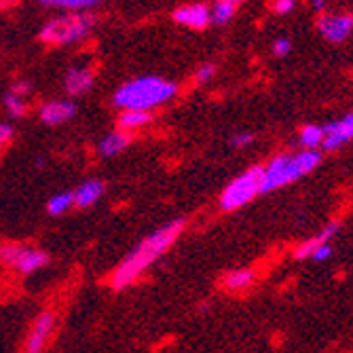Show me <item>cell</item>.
<instances>
[{"instance_id": "obj_1", "label": "cell", "mask_w": 353, "mask_h": 353, "mask_svg": "<svg viewBox=\"0 0 353 353\" xmlns=\"http://www.w3.org/2000/svg\"><path fill=\"white\" fill-rule=\"evenodd\" d=\"M186 227V222L182 218L172 220L163 224L161 229L152 231L146 235L125 259L114 267L110 275V288L112 290H127L130 285H134L157 261L163 259V254L178 241Z\"/></svg>"}, {"instance_id": "obj_2", "label": "cell", "mask_w": 353, "mask_h": 353, "mask_svg": "<svg viewBox=\"0 0 353 353\" xmlns=\"http://www.w3.org/2000/svg\"><path fill=\"white\" fill-rule=\"evenodd\" d=\"M178 95V83L161 79V77H138L123 83L112 102L119 110H140L152 112L159 106H165Z\"/></svg>"}, {"instance_id": "obj_3", "label": "cell", "mask_w": 353, "mask_h": 353, "mask_svg": "<svg viewBox=\"0 0 353 353\" xmlns=\"http://www.w3.org/2000/svg\"><path fill=\"white\" fill-rule=\"evenodd\" d=\"M322 163V154L317 150H299L294 154H275L267 165H263V195L294 184L307 174L315 172Z\"/></svg>"}, {"instance_id": "obj_4", "label": "cell", "mask_w": 353, "mask_h": 353, "mask_svg": "<svg viewBox=\"0 0 353 353\" xmlns=\"http://www.w3.org/2000/svg\"><path fill=\"white\" fill-rule=\"evenodd\" d=\"M95 28V17L91 13H68L49 19L41 30V41L51 47L77 45L89 39Z\"/></svg>"}, {"instance_id": "obj_5", "label": "cell", "mask_w": 353, "mask_h": 353, "mask_svg": "<svg viewBox=\"0 0 353 353\" xmlns=\"http://www.w3.org/2000/svg\"><path fill=\"white\" fill-rule=\"evenodd\" d=\"M263 195V165H254L222 188L218 205L222 212H237Z\"/></svg>"}, {"instance_id": "obj_6", "label": "cell", "mask_w": 353, "mask_h": 353, "mask_svg": "<svg viewBox=\"0 0 353 353\" xmlns=\"http://www.w3.org/2000/svg\"><path fill=\"white\" fill-rule=\"evenodd\" d=\"M0 265L19 275H34L49 265V254L34 245L7 241L0 245Z\"/></svg>"}, {"instance_id": "obj_7", "label": "cell", "mask_w": 353, "mask_h": 353, "mask_svg": "<svg viewBox=\"0 0 353 353\" xmlns=\"http://www.w3.org/2000/svg\"><path fill=\"white\" fill-rule=\"evenodd\" d=\"M55 328H57L55 311H51V309L41 311L34 317V322L30 324V330L23 341V353H45L53 341Z\"/></svg>"}, {"instance_id": "obj_8", "label": "cell", "mask_w": 353, "mask_h": 353, "mask_svg": "<svg viewBox=\"0 0 353 353\" xmlns=\"http://www.w3.org/2000/svg\"><path fill=\"white\" fill-rule=\"evenodd\" d=\"M317 30L328 43H343L353 32L351 15H322L317 19Z\"/></svg>"}, {"instance_id": "obj_9", "label": "cell", "mask_w": 353, "mask_h": 353, "mask_svg": "<svg viewBox=\"0 0 353 353\" xmlns=\"http://www.w3.org/2000/svg\"><path fill=\"white\" fill-rule=\"evenodd\" d=\"M324 130V148L339 150L353 140V112L345 114L339 121H332L322 127Z\"/></svg>"}, {"instance_id": "obj_10", "label": "cell", "mask_w": 353, "mask_h": 353, "mask_svg": "<svg viewBox=\"0 0 353 353\" xmlns=\"http://www.w3.org/2000/svg\"><path fill=\"white\" fill-rule=\"evenodd\" d=\"M74 114H77V104L72 100H51L39 108V119L49 127L68 123L74 119Z\"/></svg>"}, {"instance_id": "obj_11", "label": "cell", "mask_w": 353, "mask_h": 353, "mask_svg": "<svg viewBox=\"0 0 353 353\" xmlns=\"http://www.w3.org/2000/svg\"><path fill=\"white\" fill-rule=\"evenodd\" d=\"M93 81H95L93 68L87 66V63H77V66L68 68L66 77H63V89L72 98H79V95H85L93 87Z\"/></svg>"}, {"instance_id": "obj_12", "label": "cell", "mask_w": 353, "mask_h": 353, "mask_svg": "<svg viewBox=\"0 0 353 353\" xmlns=\"http://www.w3.org/2000/svg\"><path fill=\"white\" fill-rule=\"evenodd\" d=\"M174 21L190 30H205L212 23V9H208L201 3L184 5L174 13Z\"/></svg>"}, {"instance_id": "obj_13", "label": "cell", "mask_w": 353, "mask_h": 353, "mask_svg": "<svg viewBox=\"0 0 353 353\" xmlns=\"http://www.w3.org/2000/svg\"><path fill=\"white\" fill-rule=\"evenodd\" d=\"M106 192V184L98 178H89V180H83L77 190H72L74 195V208L79 210H89L93 205H98L100 199L104 197Z\"/></svg>"}, {"instance_id": "obj_14", "label": "cell", "mask_w": 353, "mask_h": 353, "mask_svg": "<svg viewBox=\"0 0 353 353\" xmlns=\"http://www.w3.org/2000/svg\"><path fill=\"white\" fill-rule=\"evenodd\" d=\"M336 233H339V224H336V222H328L326 227H324L322 231H319L315 237L303 241V243L294 250V259H296V261H311V259H313V254H315L319 248L326 245V243H332V239H334Z\"/></svg>"}, {"instance_id": "obj_15", "label": "cell", "mask_w": 353, "mask_h": 353, "mask_svg": "<svg viewBox=\"0 0 353 353\" xmlns=\"http://www.w3.org/2000/svg\"><path fill=\"white\" fill-rule=\"evenodd\" d=\"M132 144V136L130 134H125L121 132L119 127L112 132H108L100 142H98V154L102 159H114L119 154H123L127 148H130Z\"/></svg>"}, {"instance_id": "obj_16", "label": "cell", "mask_w": 353, "mask_h": 353, "mask_svg": "<svg viewBox=\"0 0 353 353\" xmlns=\"http://www.w3.org/2000/svg\"><path fill=\"white\" fill-rule=\"evenodd\" d=\"M28 95H30V85L28 83H15L9 93L5 95V110L9 117L21 119L28 112Z\"/></svg>"}, {"instance_id": "obj_17", "label": "cell", "mask_w": 353, "mask_h": 353, "mask_svg": "<svg viewBox=\"0 0 353 353\" xmlns=\"http://www.w3.org/2000/svg\"><path fill=\"white\" fill-rule=\"evenodd\" d=\"M256 281V271L254 269H233L222 277V288L231 294L243 292Z\"/></svg>"}, {"instance_id": "obj_18", "label": "cell", "mask_w": 353, "mask_h": 353, "mask_svg": "<svg viewBox=\"0 0 353 353\" xmlns=\"http://www.w3.org/2000/svg\"><path fill=\"white\" fill-rule=\"evenodd\" d=\"M152 121V112H140V110H121L119 114V130L125 134H136L144 127H148Z\"/></svg>"}, {"instance_id": "obj_19", "label": "cell", "mask_w": 353, "mask_h": 353, "mask_svg": "<svg viewBox=\"0 0 353 353\" xmlns=\"http://www.w3.org/2000/svg\"><path fill=\"white\" fill-rule=\"evenodd\" d=\"M39 5L47 9H59L68 13H89L98 5H102L104 0H37Z\"/></svg>"}, {"instance_id": "obj_20", "label": "cell", "mask_w": 353, "mask_h": 353, "mask_svg": "<svg viewBox=\"0 0 353 353\" xmlns=\"http://www.w3.org/2000/svg\"><path fill=\"white\" fill-rule=\"evenodd\" d=\"M72 208H74V195H72V190H59V192H55V195H51L49 201H47V214L51 218L66 216Z\"/></svg>"}, {"instance_id": "obj_21", "label": "cell", "mask_w": 353, "mask_h": 353, "mask_svg": "<svg viewBox=\"0 0 353 353\" xmlns=\"http://www.w3.org/2000/svg\"><path fill=\"white\" fill-rule=\"evenodd\" d=\"M301 150H317L324 146V130L319 125H305L299 132Z\"/></svg>"}, {"instance_id": "obj_22", "label": "cell", "mask_w": 353, "mask_h": 353, "mask_svg": "<svg viewBox=\"0 0 353 353\" xmlns=\"http://www.w3.org/2000/svg\"><path fill=\"white\" fill-rule=\"evenodd\" d=\"M235 11H237V7H235V5L227 3V0H218V3L214 5V9H212V21H214V23H218V26L227 23V21H231V19H233Z\"/></svg>"}, {"instance_id": "obj_23", "label": "cell", "mask_w": 353, "mask_h": 353, "mask_svg": "<svg viewBox=\"0 0 353 353\" xmlns=\"http://www.w3.org/2000/svg\"><path fill=\"white\" fill-rule=\"evenodd\" d=\"M214 77H216V66H214V63H203V66L195 72V83L197 85H205Z\"/></svg>"}, {"instance_id": "obj_24", "label": "cell", "mask_w": 353, "mask_h": 353, "mask_svg": "<svg viewBox=\"0 0 353 353\" xmlns=\"http://www.w3.org/2000/svg\"><path fill=\"white\" fill-rule=\"evenodd\" d=\"M13 140V127L7 121H0V152H3Z\"/></svg>"}, {"instance_id": "obj_25", "label": "cell", "mask_w": 353, "mask_h": 353, "mask_svg": "<svg viewBox=\"0 0 353 353\" xmlns=\"http://www.w3.org/2000/svg\"><path fill=\"white\" fill-rule=\"evenodd\" d=\"M254 142V136L252 134H248V132H241V134H235L233 138H231V146L233 148H245V146H250Z\"/></svg>"}, {"instance_id": "obj_26", "label": "cell", "mask_w": 353, "mask_h": 353, "mask_svg": "<svg viewBox=\"0 0 353 353\" xmlns=\"http://www.w3.org/2000/svg\"><path fill=\"white\" fill-rule=\"evenodd\" d=\"M290 49H292V43L288 41V39H277V41L273 43V53H275L277 57H285L288 53H290Z\"/></svg>"}, {"instance_id": "obj_27", "label": "cell", "mask_w": 353, "mask_h": 353, "mask_svg": "<svg viewBox=\"0 0 353 353\" xmlns=\"http://www.w3.org/2000/svg\"><path fill=\"white\" fill-rule=\"evenodd\" d=\"M330 256H332V243H326V245H322V248H319L315 254H313V263H326L328 259H330Z\"/></svg>"}, {"instance_id": "obj_28", "label": "cell", "mask_w": 353, "mask_h": 353, "mask_svg": "<svg viewBox=\"0 0 353 353\" xmlns=\"http://www.w3.org/2000/svg\"><path fill=\"white\" fill-rule=\"evenodd\" d=\"M294 9V0H275L273 3V11L279 15H288Z\"/></svg>"}, {"instance_id": "obj_29", "label": "cell", "mask_w": 353, "mask_h": 353, "mask_svg": "<svg viewBox=\"0 0 353 353\" xmlns=\"http://www.w3.org/2000/svg\"><path fill=\"white\" fill-rule=\"evenodd\" d=\"M326 3H328V0H311V5H313L317 11H322V9L326 7Z\"/></svg>"}, {"instance_id": "obj_30", "label": "cell", "mask_w": 353, "mask_h": 353, "mask_svg": "<svg viewBox=\"0 0 353 353\" xmlns=\"http://www.w3.org/2000/svg\"><path fill=\"white\" fill-rule=\"evenodd\" d=\"M227 3H231V5H235V7H237L239 3H243V0H227Z\"/></svg>"}, {"instance_id": "obj_31", "label": "cell", "mask_w": 353, "mask_h": 353, "mask_svg": "<svg viewBox=\"0 0 353 353\" xmlns=\"http://www.w3.org/2000/svg\"><path fill=\"white\" fill-rule=\"evenodd\" d=\"M351 17H353V15H351Z\"/></svg>"}]
</instances>
